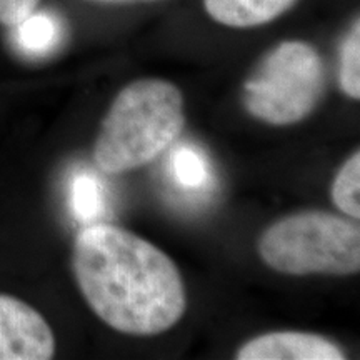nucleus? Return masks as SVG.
<instances>
[{
	"label": "nucleus",
	"instance_id": "obj_1",
	"mask_svg": "<svg viewBox=\"0 0 360 360\" xmlns=\"http://www.w3.org/2000/svg\"><path fill=\"white\" fill-rule=\"evenodd\" d=\"M74 272L90 309L130 335H157L180 321L186 290L160 249L112 224L87 225L74 245Z\"/></svg>",
	"mask_w": 360,
	"mask_h": 360
},
{
	"label": "nucleus",
	"instance_id": "obj_2",
	"mask_svg": "<svg viewBox=\"0 0 360 360\" xmlns=\"http://www.w3.org/2000/svg\"><path fill=\"white\" fill-rule=\"evenodd\" d=\"M184 127V101L174 84L137 80L112 103L96 142V162L103 172L122 174L154 160Z\"/></svg>",
	"mask_w": 360,
	"mask_h": 360
},
{
	"label": "nucleus",
	"instance_id": "obj_3",
	"mask_svg": "<svg viewBox=\"0 0 360 360\" xmlns=\"http://www.w3.org/2000/svg\"><path fill=\"white\" fill-rule=\"evenodd\" d=\"M259 254L269 267L290 276H349L360 269L359 225L321 210L290 215L264 232Z\"/></svg>",
	"mask_w": 360,
	"mask_h": 360
},
{
	"label": "nucleus",
	"instance_id": "obj_4",
	"mask_svg": "<svg viewBox=\"0 0 360 360\" xmlns=\"http://www.w3.org/2000/svg\"><path fill=\"white\" fill-rule=\"evenodd\" d=\"M323 85L326 69L312 45L283 42L245 82V109L265 124H297L315 109Z\"/></svg>",
	"mask_w": 360,
	"mask_h": 360
},
{
	"label": "nucleus",
	"instance_id": "obj_5",
	"mask_svg": "<svg viewBox=\"0 0 360 360\" xmlns=\"http://www.w3.org/2000/svg\"><path fill=\"white\" fill-rule=\"evenodd\" d=\"M56 354V337L29 304L0 294V360H47Z\"/></svg>",
	"mask_w": 360,
	"mask_h": 360
},
{
	"label": "nucleus",
	"instance_id": "obj_6",
	"mask_svg": "<svg viewBox=\"0 0 360 360\" xmlns=\"http://www.w3.org/2000/svg\"><path fill=\"white\" fill-rule=\"evenodd\" d=\"M240 360H342L344 350L334 340L305 332H272L238 350Z\"/></svg>",
	"mask_w": 360,
	"mask_h": 360
},
{
	"label": "nucleus",
	"instance_id": "obj_7",
	"mask_svg": "<svg viewBox=\"0 0 360 360\" xmlns=\"http://www.w3.org/2000/svg\"><path fill=\"white\" fill-rule=\"evenodd\" d=\"M295 2L297 0H204V6L219 24L245 29L277 19Z\"/></svg>",
	"mask_w": 360,
	"mask_h": 360
},
{
	"label": "nucleus",
	"instance_id": "obj_8",
	"mask_svg": "<svg viewBox=\"0 0 360 360\" xmlns=\"http://www.w3.org/2000/svg\"><path fill=\"white\" fill-rule=\"evenodd\" d=\"M62 22L51 12H32L13 25V44L27 57H45L62 42Z\"/></svg>",
	"mask_w": 360,
	"mask_h": 360
},
{
	"label": "nucleus",
	"instance_id": "obj_9",
	"mask_svg": "<svg viewBox=\"0 0 360 360\" xmlns=\"http://www.w3.org/2000/svg\"><path fill=\"white\" fill-rule=\"evenodd\" d=\"M169 177L175 187L188 195H202L212 187L214 174L209 159L199 147L182 143L169 157Z\"/></svg>",
	"mask_w": 360,
	"mask_h": 360
},
{
	"label": "nucleus",
	"instance_id": "obj_10",
	"mask_svg": "<svg viewBox=\"0 0 360 360\" xmlns=\"http://www.w3.org/2000/svg\"><path fill=\"white\" fill-rule=\"evenodd\" d=\"M70 212L79 224L101 222L107 212V192L103 182L90 170H82L72 177L69 193Z\"/></svg>",
	"mask_w": 360,
	"mask_h": 360
},
{
	"label": "nucleus",
	"instance_id": "obj_11",
	"mask_svg": "<svg viewBox=\"0 0 360 360\" xmlns=\"http://www.w3.org/2000/svg\"><path fill=\"white\" fill-rule=\"evenodd\" d=\"M332 199L344 214L349 217H360V155L359 152L345 162L344 167L337 174L332 186Z\"/></svg>",
	"mask_w": 360,
	"mask_h": 360
},
{
	"label": "nucleus",
	"instance_id": "obj_12",
	"mask_svg": "<svg viewBox=\"0 0 360 360\" xmlns=\"http://www.w3.org/2000/svg\"><path fill=\"white\" fill-rule=\"evenodd\" d=\"M340 87L349 97H360V24L355 22L340 51Z\"/></svg>",
	"mask_w": 360,
	"mask_h": 360
},
{
	"label": "nucleus",
	"instance_id": "obj_13",
	"mask_svg": "<svg viewBox=\"0 0 360 360\" xmlns=\"http://www.w3.org/2000/svg\"><path fill=\"white\" fill-rule=\"evenodd\" d=\"M40 0H0V22L13 27L32 13Z\"/></svg>",
	"mask_w": 360,
	"mask_h": 360
}]
</instances>
